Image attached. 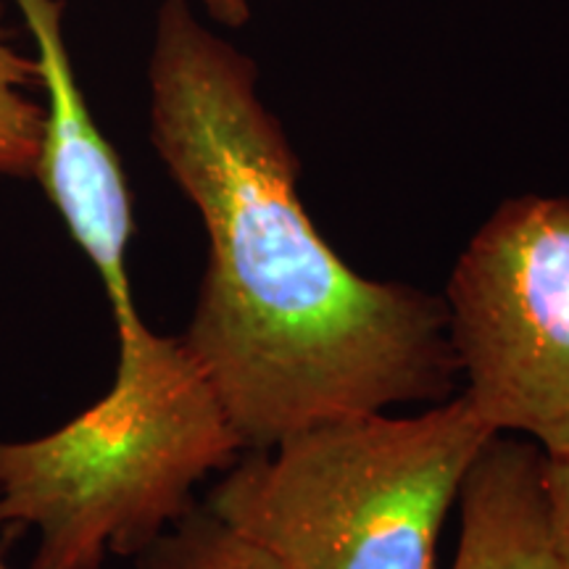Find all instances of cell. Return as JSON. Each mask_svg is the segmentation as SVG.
<instances>
[{"label":"cell","mask_w":569,"mask_h":569,"mask_svg":"<svg viewBox=\"0 0 569 569\" xmlns=\"http://www.w3.org/2000/svg\"><path fill=\"white\" fill-rule=\"evenodd\" d=\"M148 92L156 153L209 234L182 346L246 451L319 419L457 396L443 296L359 274L327 243L259 67L188 0L161 3Z\"/></svg>","instance_id":"1"},{"label":"cell","mask_w":569,"mask_h":569,"mask_svg":"<svg viewBox=\"0 0 569 569\" xmlns=\"http://www.w3.org/2000/svg\"><path fill=\"white\" fill-rule=\"evenodd\" d=\"M246 453L182 338L119 336L117 380L48 436L0 443V530H38L30 569L134 559L196 507L206 475Z\"/></svg>","instance_id":"2"},{"label":"cell","mask_w":569,"mask_h":569,"mask_svg":"<svg viewBox=\"0 0 569 569\" xmlns=\"http://www.w3.org/2000/svg\"><path fill=\"white\" fill-rule=\"evenodd\" d=\"M493 436L461 393L411 417L319 419L238 457L203 503L282 569H436L448 511Z\"/></svg>","instance_id":"3"},{"label":"cell","mask_w":569,"mask_h":569,"mask_svg":"<svg viewBox=\"0 0 569 569\" xmlns=\"http://www.w3.org/2000/svg\"><path fill=\"white\" fill-rule=\"evenodd\" d=\"M461 396L493 432L569 457V196L507 198L443 293Z\"/></svg>","instance_id":"4"},{"label":"cell","mask_w":569,"mask_h":569,"mask_svg":"<svg viewBox=\"0 0 569 569\" xmlns=\"http://www.w3.org/2000/svg\"><path fill=\"white\" fill-rule=\"evenodd\" d=\"M34 46L46 92L32 177L88 256L109 296L117 336L142 327L127 253L134 238V203L117 148L101 132L77 82L63 32V0H13Z\"/></svg>","instance_id":"5"},{"label":"cell","mask_w":569,"mask_h":569,"mask_svg":"<svg viewBox=\"0 0 569 569\" xmlns=\"http://www.w3.org/2000/svg\"><path fill=\"white\" fill-rule=\"evenodd\" d=\"M546 451L496 432L459 490V543L451 569H567L551 528Z\"/></svg>","instance_id":"6"},{"label":"cell","mask_w":569,"mask_h":569,"mask_svg":"<svg viewBox=\"0 0 569 569\" xmlns=\"http://www.w3.org/2000/svg\"><path fill=\"white\" fill-rule=\"evenodd\" d=\"M134 569H282L206 503H196L134 557Z\"/></svg>","instance_id":"7"},{"label":"cell","mask_w":569,"mask_h":569,"mask_svg":"<svg viewBox=\"0 0 569 569\" xmlns=\"http://www.w3.org/2000/svg\"><path fill=\"white\" fill-rule=\"evenodd\" d=\"M34 56L13 46V34L0 24V177H32L38 161L42 106L32 98L38 88Z\"/></svg>","instance_id":"8"},{"label":"cell","mask_w":569,"mask_h":569,"mask_svg":"<svg viewBox=\"0 0 569 569\" xmlns=\"http://www.w3.org/2000/svg\"><path fill=\"white\" fill-rule=\"evenodd\" d=\"M546 488H549L551 528L559 557L569 569V457L546 461Z\"/></svg>","instance_id":"9"},{"label":"cell","mask_w":569,"mask_h":569,"mask_svg":"<svg viewBox=\"0 0 569 569\" xmlns=\"http://www.w3.org/2000/svg\"><path fill=\"white\" fill-rule=\"evenodd\" d=\"M206 13L224 27H243L251 19L248 0H201Z\"/></svg>","instance_id":"10"},{"label":"cell","mask_w":569,"mask_h":569,"mask_svg":"<svg viewBox=\"0 0 569 569\" xmlns=\"http://www.w3.org/2000/svg\"><path fill=\"white\" fill-rule=\"evenodd\" d=\"M0 569H9V567H6V565H3V559H0Z\"/></svg>","instance_id":"11"}]
</instances>
